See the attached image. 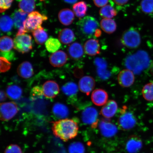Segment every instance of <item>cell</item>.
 <instances>
[{"instance_id": "1", "label": "cell", "mask_w": 153, "mask_h": 153, "mask_svg": "<svg viewBox=\"0 0 153 153\" xmlns=\"http://www.w3.org/2000/svg\"><path fill=\"white\" fill-rule=\"evenodd\" d=\"M78 124L74 120L63 119L53 122V134L65 141L75 137L78 131Z\"/></svg>"}, {"instance_id": "2", "label": "cell", "mask_w": 153, "mask_h": 153, "mask_svg": "<svg viewBox=\"0 0 153 153\" xmlns=\"http://www.w3.org/2000/svg\"><path fill=\"white\" fill-rule=\"evenodd\" d=\"M125 65L134 73L139 74L150 65V57L146 51H139L126 58Z\"/></svg>"}, {"instance_id": "3", "label": "cell", "mask_w": 153, "mask_h": 153, "mask_svg": "<svg viewBox=\"0 0 153 153\" xmlns=\"http://www.w3.org/2000/svg\"><path fill=\"white\" fill-rule=\"evenodd\" d=\"M120 41L124 46L128 48H136L141 43L140 35L136 28L131 27L123 32Z\"/></svg>"}, {"instance_id": "4", "label": "cell", "mask_w": 153, "mask_h": 153, "mask_svg": "<svg viewBox=\"0 0 153 153\" xmlns=\"http://www.w3.org/2000/svg\"><path fill=\"white\" fill-rule=\"evenodd\" d=\"M77 25L80 32L87 37L94 36L95 31L99 27L97 19L91 16H85L80 19Z\"/></svg>"}, {"instance_id": "5", "label": "cell", "mask_w": 153, "mask_h": 153, "mask_svg": "<svg viewBox=\"0 0 153 153\" xmlns=\"http://www.w3.org/2000/svg\"><path fill=\"white\" fill-rule=\"evenodd\" d=\"M47 17L37 11L29 13L24 23L25 33L33 32L41 26L43 22L47 20Z\"/></svg>"}, {"instance_id": "6", "label": "cell", "mask_w": 153, "mask_h": 153, "mask_svg": "<svg viewBox=\"0 0 153 153\" xmlns=\"http://www.w3.org/2000/svg\"><path fill=\"white\" fill-rule=\"evenodd\" d=\"M125 106L120 110V115L118 119V124L120 129L123 131H129L135 127L137 120L133 114L127 111Z\"/></svg>"}, {"instance_id": "7", "label": "cell", "mask_w": 153, "mask_h": 153, "mask_svg": "<svg viewBox=\"0 0 153 153\" xmlns=\"http://www.w3.org/2000/svg\"><path fill=\"white\" fill-rule=\"evenodd\" d=\"M14 48L22 53L29 52L32 48L31 36L26 33L16 36L14 39Z\"/></svg>"}, {"instance_id": "8", "label": "cell", "mask_w": 153, "mask_h": 153, "mask_svg": "<svg viewBox=\"0 0 153 153\" xmlns=\"http://www.w3.org/2000/svg\"><path fill=\"white\" fill-rule=\"evenodd\" d=\"M0 117L3 121H7L12 119L18 112L16 103L10 102L1 103L0 108Z\"/></svg>"}, {"instance_id": "9", "label": "cell", "mask_w": 153, "mask_h": 153, "mask_svg": "<svg viewBox=\"0 0 153 153\" xmlns=\"http://www.w3.org/2000/svg\"><path fill=\"white\" fill-rule=\"evenodd\" d=\"M98 112L92 107L86 108L82 112V119L84 123L91 125L92 128H96L98 124Z\"/></svg>"}, {"instance_id": "10", "label": "cell", "mask_w": 153, "mask_h": 153, "mask_svg": "<svg viewBox=\"0 0 153 153\" xmlns=\"http://www.w3.org/2000/svg\"><path fill=\"white\" fill-rule=\"evenodd\" d=\"M27 13L19 9L15 11L11 16L15 27L18 30L16 36L26 33L24 30V23L27 18Z\"/></svg>"}, {"instance_id": "11", "label": "cell", "mask_w": 153, "mask_h": 153, "mask_svg": "<svg viewBox=\"0 0 153 153\" xmlns=\"http://www.w3.org/2000/svg\"><path fill=\"white\" fill-rule=\"evenodd\" d=\"M118 81L119 85L124 88L131 87L135 81L134 73L129 69H124L120 71L118 76Z\"/></svg>"}, {"instance_id": "12", "label": "cell", "mask_w": 153, "mask_h": 153, "mask_svg": "<svg viewBox=\"0 0 153 153\" xmlns=\"http://www.w3.org/2000/svg\"><path fill=\"white\" fill-rule=\"evenodd\" d=\"M99 128L102 135L105 137H114L117 132L116 126L108 120H102L99 123Z\"/></svg>"}, {"instance_id": "13", "label": "cell", "mask_w": 153, "mask_h": 153, "mask_svg": "<svg viewBox=\"0 0 153 153\" xmlns=\"http://www.w3.org/2000/svg\"><path fill=\"white\" fill-rule=\"evenodd\" d=\"M42 88L44 95L48 98H55L59 94L60 91L58 84L53 81L45 82Z\"/></svg>"}, {"instance_id": "14", "label": "cell", "mask_w": 153, "mask_h": 153, "mask_svg": "<svg viewBox=\"0 0 153 153\" xmlns=\"http://www.w3.org/2000/svg\"><path fill=\"white\" fill-rule=\"evenodd\" d=\"M95 85V80L91 76H83L79 82V88L82 92L89 95L93 91Z\"/></svg>"}, {"instance_id": "15", "label": "cell", "mask_w": 153, "mask_h": 153, "mask_svg": "<svg viewBox=\"0 0 153 153\" xmlns=\"http://www.w3.org/2000/svg\"><path fill=\"white\" fill-rule=\"evenodd\" d=\"M91 99L94 104L97 106H103L108 102V94L102 89H96L92 93Z\"/></svg>"}, {"instance_id": "16", "label": "cell", "mask_w": 153, "mask_h": 153, "mask_svg": "<svg viewBox=\"0 0 153 153\" xmlns=\"http://www.w3.org/2000/svg\"><path fill=\"white\" fill-rule=\"evenodd\" d=\"M141 139L136 135L129 137L126 142V149L129 153H137L141 150L142 147Z\"/></svg>"}, {"instance_id": "17", "label": "cell", "mask_w": 153, "mask_h": 153, "mask_svg": "<svg viewBox=\"0 0 153 153\" xmlns=\"http://www.w3.org/2000/svg\"><path fill=\"white\" fill-rule=\"evenodd\" d=\"M68 60V55L64 51H59L51 55L49 61L51 64L54 67L59 68L66 64Z\"/></svg>"}, {"instance_id": "18", "label": "cell", "mask_w": 153, "mask_h": 153, "mask_svg": "<svg viewBox=\"0 0 153 153\" xmlns=\"http://www.w3.org/2000/svg\"><path fill=\"white\" fill-rule=\"evenodd\" d=\"M86 54L93 56L100 53V45L98 40L91 39L86 42L84 46Z\"/></svg>"}, {"instance_id": "19", "label": "cell", "mask_w": 153, "mask_h": 153, "mask_svg": "<svg viewBox=\"0 0 153 153\" xmlns=\"http://www.w3.org/2000/svg\"><path fill=\"white\" fill-rule=\"evenodd\" d=\"M118 109V105L116 101L110 100L104 105L101 110V114L107 119H109L116 114Z\"/></svg>"}, {"instance_id": "20", "label": "cell", "mask_w": 153, "mask_h": 153, "mask_svg": "<svg viewBox=\"0 0 153 153\" xmlns=\"http://www.w3.org/2000/svg\"><path fill=\"white\" fill-rule=\"evenodd\" d=\"M17 73L21 77L24 79H28L33 75L34 72L33 67L30 62H23L18 67Z\"/></svg>"}, {"instance_id": "21", "label": "cell", "mask_w": 153, "mask_h": 153, "mask_svg": "<svg viewBox=\"0 0 153 153\" xmlns=\"http://www.w3.org/2000/svg\"><path fill=\"white\" fill-rule=\"evenodd\" d=\"M84 48L79 43H73L68 47V52L71 58L74 60H79L83 56L84 53Z\"/></svg>"}, {"instance_id": "22", "label": "cell", "mask_w": 153, "mask_h": 153, "mask_svg": "<svg viewBox=\"0 0 153 153\" xmlns=\"http://www.w3.org/2000/svg\"><path fill=\"white\" fill-rule=\"evenodd\" d=\"M58 18L61 23L64 25H70L74 21V14L69 9H63L59 12Z\"/></svg>"}, {"instance_id": "23", "label": "cell", "mask_w": 153, "mask_h": 153, "mask_svg": "<svg viewBox=\"0 0 153 153\" xmlns=\"http://www.w3.org/2000/svg\"><path fill=\"white\" fill-rule=\"evenodd\" d=\"M58 38L61 43L65 45L71 43L75 41V34L70 28H66L61 30L59 32Z\"/></svg>"}, {"instance_id": "24", "label": "cell", "mask_w": 153, "mask_h": 153, "mask_svg": "<svg viewBox=\"0 0 153 153\" xmlns=\"http://www.w3.org/2000/svg\"><path fill=\"white\" fill-rule=\"evenodd\" d=\"M95 64L97 67V74L102 79H106L110 76V73L107 70V62L104 59L97 58L95 60Z\"/></svg>"}, {"instance_id": "25", "label": "cell", "mask_w": 153, "mask_h": 153, "mask_svg": "<svg viewBox=\"0 0 153 153\" xmlns=\"http://www.w3.org/2000/svg\"><path fill=\"white\" fill-rule=\"evenodd\" d=\"M52 112L54 116L60 119H65L69 114L68 107L61 103H56L53 105Z\"/></svg>"}, {"instance_id": "26", "label": "cell", "mask_w": 153, "mask_h": 153, "mask_svg": "<svg viewBox=\"0 0 153 153\" xmlns=\"http://www.w3.org/2000/svg\"><path fill=\"white\" fill-rule=\"evenodd\" d=\"M100 25L103 31L108 34L114 33L117 27L116 22L112 19H102L101 21Z\"/></svg>"}, {"instance_id": "27", "label": "cell", "mask_w": 153, "mask_h": 153, "mask_svg": "<svg viewBox=\"0 0 153 153\" xmlns=\"http://www.w3.org/2000/svg\"><path fill=\"white\" fill-rule=\"evenodd\" d=\"M6 93L7 96L11 100H18L22 97V90L18 85H11L7 86Z\"/></svg>"}, {"instance_id": "28", "label": "cell", "mask_w": 153, "mask_h": 153, "mask_svg": "<svg viewBox=\"0 0 153 153\" xmlns=\"http://www.w3.org/2000/svg\"><path fill=\"white\" fill-rule=\"evenodd\" d=\"M32 35L36 43L38 45H43L48 40V33L42 26L32 32Z\"/></svg>"}, {"instance_id": "29", "label": "cell", "mask_w": 153, "mask_h": 153, "mask_svg": "<svg viewBox=\"0 0 153 153\" xmlns=\"http://www.w3.org/2000/svg\"><path fill=\"white\" fill-rule=\"evenodd\" d=\"M88 6L85 1H81L74 4L73 10L74 14L78 18H83L87 12Z\"/></svg>"}, {"instance_id": "30", "label": "cell", "mask_w": 153, "mask_h": 153, "mask_svg": "<svg viewBox=\"0 0 153 153\" xmlns=\"http://www.w3.org/2000/svg\"><path fill=\"white\" fill-rule=\"evenodd\" d=\"M78 87L77 85L73 82H68L65 84L62 88V92L67 96L74 97L77 93Z\"/></svg>"}, {"instance_id": "31", "label": "cell", "mask_w": 153, "mask_h": 153, "mask_svg": "<svg viewBox=\"0 0 153 153\" xmlns=\"http://www.w3.org/2000/svg\"><path fill=\"white\" fill-rule=\"evenodd\" d=\"M99 14L103 19H111L117 15V11L112 5H107L101 7Z\"/></svg>"}, {"instance_id": "32", "label": "cell", "mask_w": 153, "mask_h": 153, "mask_svg": "<svg viewBox=\"0 0 153 153\" xmlns=\"http://www.w3.org/2000/svg\"><path fill=\"white\" fill-rule=\"evenodd\" d=\"M14 46V41L12 38L7 36H4L1 38L0 39V49L1 52L10 51Z\"/></svg>"}, {"instance_id": "33", "label": "cell", "mask_w": 153, "mask_h": 153, "mask_svg": "<svg viewBox=\"0 0 153 153\" xmlns=\"http://www.w3.org/2000/svg\"><path fill=\"white\" fill-rule=\"evenodd\" d=\"M19 7L24 12L30 13L33 12L35 8V0H19Z\"/></svg>"}, {"instance_id": "34", "label": "cell", "mask_w": 153, "mask_h": 153, "mask_svg": "<svg viewBox=\"0 0 153 153\" xmlns=\"http://www.w3.org/2000/svg\"><path fill=\"white\" fill-rule=\"evenodd\" d=\"M61 42L56 38H50L45 42V46L50 53H54L58 51L61 47Z\"/></svg>"}, {"instance_id": "35", "label": "cell", "mask_w": 153, "mask_h": 153, "mask_svg": "<svg viewBox=\"0 0 153 153\" xmlns=\"http://www.w3.org/2000/svg\"><path fill=\"white\" fill-rule=\"evenodd\" d=\"M14 22L12 18L7 15H3L1 17L0 26L1 30L3 32H10L13 28Z\"/></svg>"}, {"instance_id": "36", "label": "cell", "mask_w": 153, "mask_h": 153, "mask_svg": "<svg viewBox=\"0 0 153 153\" xmlns=\"http://www.w3.org/2000/svg\"><path fill=\"white\" fill-rule=\"evenodd\" d=\"M142 93L143 98L148 101H153V82H150L143 88Z\"/></svg>"}, {"instance_id": "37", "label": "cell", "mask_w": 153, "mask_h": 153, "mask_svg": "<svg viewBox=\"0 0 153 153\" xmlns=\"http://www.w3.org/2000/svg\"><path fill=\"white\" fill-rule=\"evenodd\" d=\"M140 5L141 11L145 14H153V0H142Z\"/></svg>"}, {"instance_id": "38", "label": "cell", "mask_w": 153, "mask_h": 153, "mask_svg": "<svg viewBox=\"0 0 153 153\" xmlns=\"http://www.w3.org/2000/svg\"><path fill=\"white\" fill-rule=\"evenodd\" d=\"M69 153H85V148L81 143L76 142L72 143L68 147Z\"/></svg>"}, {"instance_id": "39", "label": "cell", "mask_w": 153, "mask_h": 153, "mask_svg": "<svg viewBox=\"0 0 153 153\" xmlns=\"http://www.w3.org/2000/svg\"><path fill=\"white\" fill-rule=\"evenodd\" d=\"M43 95L42 88L39 86H36L34 87L30 92V97L33 100L40 98Z\"/></svg>"}, {"instance_id": "40", "label": "cell", "mask_w": 153, "mask_h": 153, "mask_svg": "<svg viewBox=\"0 0 153 153\" xmlns=\"http://www.w3.org/2000/svg\"><path fill=\"white\" fill-rule=\"evenodd\" d=\"M1 72H5L11 68V64L8 60L3 57H1Z\"/></svg>"}, {"instance_id": "41", "label": "cell", "mask_w": 153, "mask_h": 153, "mask_svg": "<svg viewBox=\"0 0 153 153\" xmlns=\"http://www.w3.org/2000/svg\"><path fill=\"white\" fill-rule=\"evenodd\" d=\"M14 0H0V11L4 12L11 6Z\"/></svg>"}, {"instance_id": "42", "label": "cell", "mask_w": 153, "mask_h": 153, "mask_svg": "<svg viewBox=\"0 0 153 153\" xmlns=\"http://www.w3.org/2000/svg\"><path fill=\"white\" fill-rule=\"evenodd\" d=\"M4 153H22V149L18 145L11 144L6 149Z\"/></svg>"}, {"instance_id": "43", "label": "cell", "mask_w": 153, "mask_h": 153, "mask_svg": "<svg viewBox=\"0 0 153 153\" xmlns=\"http://www.w3.org/2000/svg\"><path fill=\"white\" fill-rule=\"evenodd\" d=\"M1 56L5 57L9 61L12 60L14 58V53L12 51L1 52Z\"/></svg>"}, {"instance_id": "44", "label": "cell", "mask_w": 153, "mask_h": 153, "mask_svg": "<svg viewBox=\"0 0 153 153\" xmlns=\"http://www.w3.org/2000/svg\"><path fill=\"white\" fill-rule=\"evenodd\" d=\"M108 0H93L94 3L96 6L103 7L108 4Z\"/></svg>"}, {"instance_id": "45", "label": "cell", "mask_w": 153, "mask_h": 153, "mask_svg": "<svg viewBox=\"0 0 153 153\" xmlns=\"http://www.w3.org/2000/svg\"><path fill=\"white\" fill-rule=\"evenodd\" d=\"M116 4L119 5H123L126 4L129 0H113Z\"/></svg>"}, {"instance_id": "46", "label": "cell", "mask_w": 153, "mask_h": 153, "mask_svg": "<svg viewBox=\"0 0 153 153\" xmlns=\"http://www.w3.org/2000/svg\"><path fill=\"white\" fill-rule=\"evenodd\" d=\"M7 93H6L3 90L1 91V95H0V100L1 102L5 101L7 98Z\"/></svg>"}, {"instance_id": "47", "label": "cell", "mask_w": 153, "mask_h": 153, "mask_svg": "<svg viewBox=\"0 0 153 153\" xmlns=\"http://www.w3.org/2000/svg\"><path fill=\"white\" fill-rule=\"evenodd\" d=\"M101 33H102V32H101V30L99 29V28L97 29L96 31L95 32L94 36L97 37H100L101 34Z\"/></svg>"}, {"instance_id": "48", "label": "cell", "mask_w": 153, "mask_h": 153, "mask_svg": "<svg viewBox=\"0 0 153 153\" xmlns=\"http://www.w3.org/2000/svg\"><path fill=\"white\" fill-rule=\"evenodd\" d=\"M64 1L67 3L72 4L76 3L78 0H64Z\"/></svg>"}, {"instance_id": "49", "label": "cell", "mask_w": 153, "mask_h": 153, "mask_svg": "<svg viewBox=\"0 0 153 153\" xmlns=\"http://www.w3.org/2000/svg\"><path fill=\"white\" fill-rule=\"evenodd\" d=\"M150 70L151 72L153 74V62L150 65Z\"/></svg>"}]
</instances>
